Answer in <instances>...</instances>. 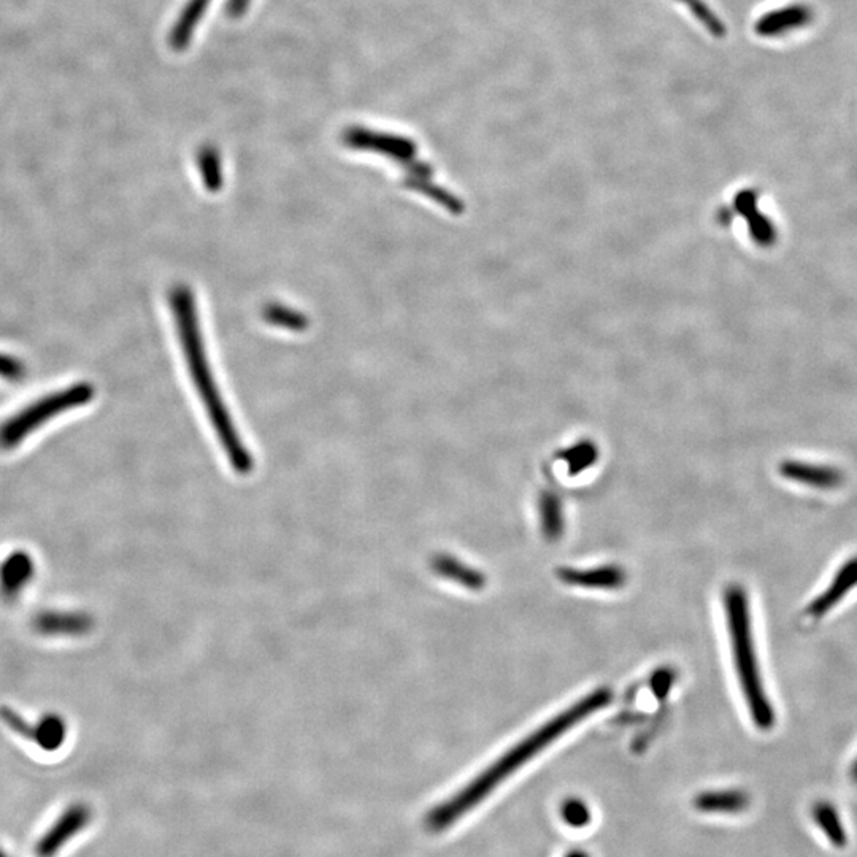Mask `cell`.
<instances>
[{
  "label": "cell",
  "mask_w": 857,
  "mask_h": 857,
  "mask_svg": "<svg viewBox=\"0 0 857 857\" xmlns=\"http://www.w3.org/2000/svg\"><path fill=\"white\" fill-rule=\"evenodd\" d=\"M562 819L572 827H585L591 819L588 807L581 800L569 799L562 805Z\"/></svg>",
  "instance_id": "cell-24"
},
{
  "label": "cell",
  "mask_w": 857,
  "mask_h": 857,
  "mask_svg": "<svg viewBox=\"0 0 857 857\" xmlns=\"http://www.w3.org/2000/svg\"><path fill=\"white\" fill-rule=\"evenodd\" d=\"M67 738L66 719L58 713H47L32 726V740L43 751H58Z\"/></svg>",
  "instance_id": "cell-15"
},
{
  "label": "cell",
  "mask_w": 857,
  "mask_h": 857,
  "mask_svg": "<svg viewBox=\"0 0 857 857\" xmlns=\"http://www.w3.org/2000/svg\"><path fill=\"white\" fill-rule=\"evenodd\" d=\"M432 569L440 577L456 581L459 585L466 586L467 589H472V591L485 588V577L478 570L472 569L469 565L462 564L458 559L451 558V556H437V558H434Z\"/></svg>",
  "instance_id": "cell-17"
},
{
  "label": "cell",
  "mask_w": 857,
  "mask_h": 857,
  "mask_svg": "<svg viewBox=\"0 0 857 857\" xmlns=\"http://www.w3.org/2000/svg\"><path fill=\"white\" fill-rule=\"evenodd\" d=\"M558 577L567 585L588 589L621 588L626 581V573L615 565L588 570L561 569Z\"/></svg>",
  "instance_id": "cell-12"
},
{
  "label": "cell",
  "mask_w": 857,
  "mask_h": 857,
  "mask_svg": "<svg viewBox=\"0 0 857 857\" xmlns=\"http://www.w3.org/2000/svg\"><path fill=\"white\" fill-rule=\"evenodd\" d=\"M748 226H750V234L754 242L759 246L769 248L773 243L777 242V229L773 226L772 221L767 216L762 215L759 210L746 216Z\"/></svg>",
  "instance_id": "cell-20"
},
{
  "label": "cell",
  "mask_w": 857,
  "mask_h": 857,
  "mask_svg": "<svg viewBox=\"0 0 857 857\" xmlns=\"http://www.w3.org/2000/svg\"><path fill=\"white\" fill-rule=\"evenodd\" d=\"M750 804V794L742 789L702 792L694 800L697 810L704 813H727V815L742 813L750 807Z\"/></svg>",
  "instance_id": "cell-13"
},
{
  "label": "cell",
  "mask_w": 857,
  "mask_h": 857,
  "mask_svg": "<svg viewBox=\"0 0 857 857\" xmlns=\"http://www.w3.org/2000/svg\"><path fill=\"white\" fill-rule=\"evenodd\" d=\"M786 480L816 489H835L843 485V473L837 467L810 462L783 461L778 467Z\"/></svg>",
  "instance_id": "cell-10"
},
{
  "label": "cell",
  "mask_w": 857,
  "mask_h": 857,
  "mask_svg": "<svg viewBox=\"0 0 857 857\" xmlns=\"http://www.w3.org/2000/svg\"><path fill=\"white\" fill-rule=\"evenodd\" d=\"M251 0H227L226 12L231 18H242L250 7Z\"/></svg>",
  "instance_id": "cell-27"
},
{
  "label": "cell",
  "mask_w": 857,
  "mask_h": 857,
  "mask_svg": "<svg viewBox=\"0 0 857 857\" xmlns=\"http://www.w3.org/2000/svg\"><path fill=\"white\" fill-rule=\"evenodd\" d=\"M851 777L857 783V759L854 761L853 767H851Z\"/></svg>",
  "instance_id": "cell-28"
},
{
  "label": "cell",
  "mask_w": 857,
  "mask_h": 857,
  "mask_svg": "<svg viewBox=\"0 0 857 857\" xmlns=\"http://www.w3.org/2000/svg\"><path fill=\"white\" fill-rule=\"evenodd\" d=\"M34 558L24 550L12 551L0 562V599L16 604L35 578Z\"/></svg>",
  "instance_id": "cell-7"
},
{
  "label": "cell",
  "mask_w": 857,
  "mask_h": 857,
  "mask_svg": "<svg viewBox=\"0 0 857 857\" xmlns=\"http://www.w3.org/2000/svg\"><path fill=\"white\" fill-rule=\"evenodd\" d=\"M612 702L610 689H597L588 696L583 697L580 702L559 713L556 718L550 719L540 729L532 732L523 742L513 746L512 750L497 759L494 764L475 778L472 783L467 784L466 789L459 791L453 799L446 800L445 804L432 810L427 818V826L432 831H443L446 827L456 823L459 818L467 815L473 807H477L481 800L491 794L502 781L507 780L513 772L521 769L527 761L535 758L546 746L558 740L562 734L577 726L583 719L594 715L600 708L607 707Z\"/></svg>",
  "instance_id": "cell-1"
},
{
  "label": "cell",
  "mask_w": 857,
  "mask_h": 857,
  "mask_svg": "<svg viewBox=\"0 0 857 857\" xmlns=\"http://www.w3.org/2000/svg\"><path fill=\"white\" fill-rule=\"evenodd\" d=\"M0 857H10V856H8V854L5 853V851L2 850V848H0Z\"/></svg>",
  "instance_id": "cell-30"
},
{
  "label": "cell",
  "mask_w": 857,
  "mask_h": 857,
  "mask_svg": "<svg viewBox=\"0 0 857 857\" xmlns=\"http://www.w3.org/2000/svg\"><path fill=\"white\" fill-rule=\"evenodd\" d=\"M811 816L831 845H834L835 848H845L848 845V832L843 826L842 818L838 815L835 805L826 802V800H819L813 805Z\"/></svg>",
  "instance_id": "cell-16"
},
{
  "label": "cell",
  "mask_w": 857,
  "mask_h": 857,
  "mask_svg": "<svg viewBox=\"0 0 857 857\" xmlns=\"http://www.w3.org/2000/svg\"><path fill=\"white\" fill-rule=\"evenodd\" d=\"M691 7L692 13L696 15L697 20L707 27L708 31L715 37H723L726 35V27L723 21L719 20L715 13L711 12L710 8L702 2V0H683Z\"/></svg>",
  "instance_id": "cell-22"
},
{
  "label": "cell",
  "mask_w": 857,
  "mask_h": 857,
  "mask_svg": "<svg viewBox=\"0 0 857 857\" xmlns=\"http://www.w3.org/2000/svg\"><path fill=\"white\" fill-rule=\"evenodd\" d=\"M24 375V367L20 361L0 354V377L8 378V380H21Z\"/></svg>",
  "instance_id": "cell-26"
},
{
  "label": "cell",
  "mask_w": 857,
  "mask_h": 857,
  "mask_svg": "<svg viewBox=\"0 0 857 857\" xmlns=\"http://www.w3.org/2000/svg\"><path fill=\"white\" fill-rule=\"evenodd\" d=\"M569 857H586V856L583 853H573V854H570Z\"/></svg>",
  "instance_id": "cell-29"
},
{
  "label": "cell",
  "mask_w": 857,
  "mask_h": 857,
  "mask_svg": "<svg viewBox=\"0 0 857 857\" xmlns=\"http://www.w3.org/2000/svg\"><path fill=\"white\" fill-rule=\"evenodd\" d=\"M343 143L354 150L375 151L399 161H408L415 156V145L410 140L383 134V132L369 131L366 127H348L343 132Z\"/></svg>",
  "instance_id": "cell-8"
},
{
  "label": "cell",
  "mask_w": 857,
  "mask_h": 857,
  "mask_svg": "<svg viewBox=\"0 0 857 857\" xmlns=\"http://www.w3.org/2000/svg\"><path fill=\"white\" fill-rule=\"evenodd\" d=\"M0 719H2V723L13 732V734L20 735L24 740H32V726L34 723H29L24 716H21L18 711L13 710L12 707H7V705H2L0 707Z\"/></svg>",
  "instance_id": "cell-23"
},
{
  "label": "cell",
  "mask_w": 857,
  "mask_h": 857,
  "mask_svg": "<svg viewBox=\"0 0 857 857\" xmlns=\"http://www.w3.org/2000/svg\"><path fill=\"white\" fill-rule=\"evenodd\" d=\"M31 623L37 634L47 638H80L94 629L93 615L80 610H42Z\"/></svg>",
  "instance_id": "cell-6"
},
{
  "label": "cell",
  "mask_w": 857,
  "mask_h": 857,
  "mask_svg": "<svg viewBox=\"0 0 857 857\" xmlns=\"http://www.w3.org/2000/svg\"><path fill=\"white\" fill-rule=\"evenodd\" d=\"M170 302L177 318L178 334H180L181 345L186 351L189 369L193 373L194 383L199 388L200 397L204 400L205 408L212 419L216 435L234 472L246 477L253 472V456L243 445L239 432L235 429L231 416L224 407L220 392L216 389L212 372L208 369L193 294L186 286H178L173 289Z\"/></svg>",
  "instance_id": "cell-2"
},
{
  "label": "cell",
  "mask_w": 857,
  "mask_h": 857,
  "mask_svg": "<svg viewBox=\"0 0 857 857\" xmlns=\"http://www.w3.org/2000/svg\"><path fill=\"white\" fill-rule=\"evenodd\" d=\"M199 169L204 185L212 193H216L223 185V172H221L220 154L213 147H205L199 151Z\"/></svg>",
  "instance_id": "cell-19"
},
{
  "label": "cell",
  "mask_w": 857,
  "mask_h": 857,
  "mask_svg": "<svg viewBox=\"0 0 857 857\" xmlns=\"http://www.w3.org/2000/svg\"><path fill=\"white\" fill-rule=\"evenodd\" d=\"M735 210L745 218L756 212L758 210V194L751 189H745L742 193H738L735 197Z\"/></svg>",
  "instance_id": "cell-25"
},
{
  "label": "cell",
  "mask_w": 857,
  "mask_h": 857,
  "mask_svg": "<svg viewBox=\"0 0 857 857\" xmlns=\"http://www.w3.org/2000/svg\"><path fill=\"white\" fill-rule=\"evenodd\" d=\"M724 610H726L727 629L731 635L735 669H737V677L746 705L750 710L754 726L761 731H770L775 726L777 716L764 689L758 654L754 648L753 629H751L750 600L745 588L732 585L726 589Z\"/></svg>",
  "instance_id": "cell-3"
},
{
  "label": "cell",
  "mask_w": 857,
  "mask_h": 857,
  "mask_svg": "<svg viewBox=\"0 0 857 857\" xmlns=\"http://www.w3.org/2000/svg\"><path fill=\"white\" fill-rule=\"evenodd\" d=\"M811 21L813 10L808 5H788L761 16L754 24V32L761 37H777L807 26Z\"/></svg>",
  "instance_id": "cell-11"
},
{
  "label": "cell",
  "mask_w": 857,
  "mask_h": 857,
  "mask_svg": "<svg viewBox=\"0 0 857 857\" xmlns=\"http://www.w3.org/2000/svg\"><path fill=\"white\" fill-rule=\"evenodd\" d=\"M93 396V386L81 383L40 399L39 402L24 408L23 412L16 413L0 426V448L7 451L15 450L16 446H20L29 435L34 434L43 424H47L53 416L88 404Z\"/></svg>",
  "instance_id": "cell-4"
},
{
  "label": "cell",
  "mask_w": 857,
  "mask_h": 857,
  "mask_svg": "<svg viewBox=\"0 0 857 857\" xmlns=\"http://www.w3.org/2000/svg\"><path fill=\"white\" fill-rule=\"evenodd\" d=\"M264 318L269 321V323L277 324V326L288 327V329H294V331H302L305 326H307V319L302 315H297L293 310H289V308L280 307V305H270V307L266 308V312H264Z\"/></svg>",
  "instance_id": "cell-21"
},
{
  "label": "cell",
  "mask_w": 857,
  "mask_h": 857,
  "mask_svg": "<svg viewBox=\"0 0 857 857\" xmlns=\"http://www.w3.org/2000/svg\"><path fill=\"white\" fill-rule=\"evenodd\" d=\"M854 588H857V556L838 569L831 585L827 586L818 597L811 600L807 613L811 618H823L832 608L837 607Z\"/></svg>",
  "instance_id": "cell-9"
},
{
  "label": "cell",
  "mask_w": 857,
  "mask_h": 857,
  "mask_svg": "<svg viewBox=\"0 0 857 857\" xmlns=\"http://www.w3.org/2000/svg\"><path fill=\"white\" fill-rule=\"evenodd\" d=\"M210 4H212V0H189L186 7L181 10L177 23L170 32L169 42L173 50L181 51L188 48L197 24L204 18Z\"/></svg>",
  "instance_id": "cell-14"
},
{
  "label": "cell",
  "mask_w": 857,
  "mask_h": 857,
  "mask_svg": "<svg viewBox=\"0 0 857 857\" xmlns=\"http://www.w3.org/2000/svg\"><path fill=\"white\" fill-rule=\"evenodd\" d=\"M540 518H542V531L550 542L558 540L564 531V515L559 500L554 494H543L540 499Z\"/></svg>",
  "instance_id": "cell-18"
},
{
  "label": "cell",
  "mask_w": 857,
  "mask_h": 857,
  "mask_svg": "<svg viewBox=\"0 0 857 857\" xmlns=\"http://www.w3.org/2000/svg\"><path fill=\"white\" fill-rule=\"evenodd\" d=\"M91 810L85 804L70 805L62 811L50 829L37 840L34 854L37 857H54L61 853L62 848L74 840L80 832L85 831L91 823Z\"/></svg>",
  "instance_id": "cell-5"
}]
</instances>
